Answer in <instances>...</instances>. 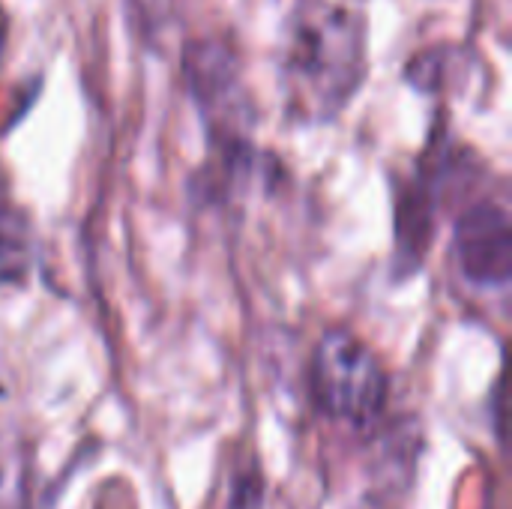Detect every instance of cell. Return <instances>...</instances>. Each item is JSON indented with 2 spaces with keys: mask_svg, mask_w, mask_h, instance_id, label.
I'll return each instance as SVG.
<instances>
[{
  "mask_svg": "<svg viewBox=\"0 0 512 509\" xmlns=\"http://www.w3.org/2000/svg\"><path fill=\"white\" fill-rule=\"evenodd\" d=\"M369 72V24L360 0H297L279 60L285 114L330 123L360 93Z\"/></svg>",
  "mask_w": 512,
  "mask_h": 509,
  "instance_id": "6da1fadb",
  "label": "cell"
},
{
  "mask_svg": "<svg viewBox=\"0 0 512 509\" xmlns=\"http://www.w3.org/2000/svg\"><path fill=\"white\" fill-rule=\"evenodd\" d=\"M183 75L201 111L219 177L231 183L240 171H252L255 114L234 51L219 39H195L183 51Z\"/></svg>",
  "mask_w": 512,
  "mask_h": 509,
  "instance_id": "7a4b0ae2",
  "label": "cell"
},
{
  "mask_svg": "<svg viewBox=\"0 0 512 509\" xmlns=\"http://www.w3.org/2000/svg\"><path fill=\"white\" fill-rule=\"evenodd\" d=\"M315 408L354 429H372L390 402V375L378 354L351 330H327L309 363Z\"/></svg>",
  "mask_w": 512,
  "mask_h": 509,
  "instance_id": "3957f363",
  "label": "cell"
},
{
  "mask_svg": "<svg viewBox=\"0 0 512 509\" xmlns=\"http://www.w3.org/2000/svg\"><path fill=\"white\" fill-rule=\"evenodd\" d=\"M453 255L468 282L480 288L510 285L512 219L501 198H480L456 219Z\"/></svg>",
  "mask_w": 512,
  "mask_h": 509,
  "instance_id": "277c9868",
  "label": "cell"
},
{
  "mask_svg": "<svg viewBox=\"0 0 512 509\" xmlns=\"http://www.w3.org/2000/svg\"><path fill=\"white\" fill-rule=\"evenodd\" d=\"M33 267V237L24 213L0 189V288L21 285Z\"/></svg>",
  "mask_w": 512,
  "mask_h": 509,
  "instance_id": "5b68a950",
  "label": "cell"
},
{
  "mask_svg": "<svg viewBox=\"0 0 512 509\" xmlns=\"http://www.w3.org/2000/svg\"><path fill=\"white\" fill-rule=\"evenodd\" d=\"M30 480V450L21 432L0 420V509H24Z\"/></svg>",
  "mask_w": 512,
  "mask_h": 509,
  "instance_id": "8992f818",
  "label": "cell"
},
{
  "mask_svg": "<svg viewBox=\"0 0 512 509\" xmlns=\"http://www.w3.org/2000/svg\"><path fill=\"white\" fill-rule=\"evenodd\" d=\"M264 492H267V486H264L261 468H258V465L243 468V471L231 480L225 509H264V501H267Z\"/></svg>",
  "mask_w": 512,
  "mask_h": 509,
  "instance_id": "52a82bcc",
  "label": "cell"
}]
</instances>
